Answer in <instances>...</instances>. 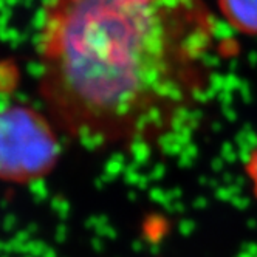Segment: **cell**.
I'll return each instance as SVG.
<instances>
[{
  "label": "cell",
  "instance_id": "3957f363",
  "mask_svg": "<svg viewBox=\"0 0 257 257\" xmlns=\"http://www.w3.org/2000/svg\"><path fill=\"white\" fill-rule=\"evenodd\" d=\"M218 7L231 27L257 36V0H218Z\"/></svg>",
  "mask_w": 257,
  "mask_h": 257
},
{
  "label": "cell",
  "instance_id": "6da1fadb",
  "mask_svg": "<svg viewBox=\"0 0 257 257\" xmlns=\"http://www.w3.org/2000/svg\"><path fill=\"white\" fill-rule=\"evenodd\" d=\"M212 39L201 0H50L41 96L51 121L88 148L155 143L205 93Z\"/></svg>",
  "mask_w": 257,
  "mask_h": 257
},
{
  "label": "cell",
  "instance_id": "277c9868",
  "mask_svg": "<svg viewBox=\"0 0 257 257\" xmlns=\"http://www.w3.org/2000/svg\"><path fill=\"white\" fill-rule=\"evenodd\" d=\"M245 172H246V177L249 180V185H251V189H252V194L254 197L257 198V144L251 149L248 158H246V163H245Z\"/></svg>",
  "mask_w": 257,
  "mask_h": 257
},
{
  "label": "cell",
  "instance_id": "7a4b0ae2",
  "mask_svg": "<svg viewBox=\"0 0 257 257\" xmlns=\"http://www.w3.org/2000/svg\"><path fill=\"white\" fill-rule=\"evenodd\" d=\"M59 143L51 122L25 105L0 108V180L27 183L51 171Z\"/></svg>",
  "mask_w": 257,
  "mask_h": 257
}]
</instances>
